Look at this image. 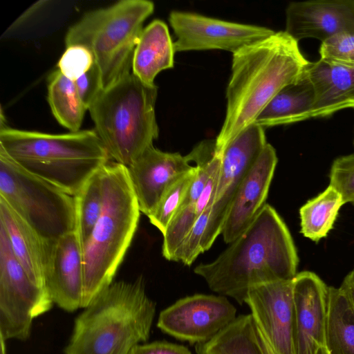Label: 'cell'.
<instances>
[{
    "mask_svg": "<svg viewBox=\"0 0 354 354\" xmlns=\"http://www.w3.org/2000/svg\"><path fill=\"white\" fill-rule=\"evenodd\" d=\"M0 197L45 241L75 230L74 196L26 171L1 149Z\"/></svg>",
    "mask_w": 354,
    "mask_h": 354,
    "instance_id": "8",
    "label": "cell"
},
{
    "mask_svg": "<svg viewBox=\"0 0 354 354\" xmlns=\"http://www.w3.org/2000/svg\"><path fill=\"white\" fill-rule=\"evenodd\" d=\"M53 304L46 288L35 283L17 260L0 225V336L26 341L33 320Z\"/></svg>",
    "mask_w": 354,
    "mask_h": 354,
    "instance_id": "9",
    "label": "cell"
},
{
    "mask_svg": "<svg viewBox=\"0 0 354 354\" xmlns=\"http://www.w3.org/2000/svg\"><path fill=\"white\" fill-rule=\"evenodd\" d=\"M264 128L252 123L236 136L223 149L216 186L211 204L209 221L222 226L236 191L265 146Z\"/></svg>",
    "mask_w": 354,
    "mask_h": 354,
    "instance_id": "13",
    "label": "cell"
},
{
    "mask_svg": "<svg viewBox=\"0 0 354 354\" xmlns=\"http://www.w3.org/2000/svg\"><path fill=\"white\" fill-rule=\"evenodd\" d=\"M329 185L341 195L344 203L354 205V154L341 156L333 161Z\"/></svg>",
    "mask_w": 354,
    "mask_h": 354,
    "instance_id": "31",
    "label": "cell"
},
{
    "mask_svg": "<svg viewBox=\"0 0 354 354\" xmlns=\"http://www.w3.org/2000/svg\"><path fill=\"white\" fill-rule=\"evenodd\" d=\"M101 177L102 212L82 246L83 308L113 282L141 212L125 166L110 160L101 169Z\"/></svg>",
    "mask_w": 354,
    "mask_h": 354,
    "instance_id": "5",
    "label": "cell"
},
{
    "mask_svg": "<svg viewBox=\"0 0 354 354\" xmlns=\"http://www.w3.org/2000/svg\"><path fill=\"white\" fill-rule=\"evenodd\" d=\"M175 52L167 24L153 20L140 34L133 53L132 73L145 84L153 86L160 71L173 68Z\"/></svg>",
    "mask_w": 354,
    "mask_h": 354,
    "instance_id": "21",
    "label": "cell"
},
{
    "mask_svg": "<svg viewBox=\"0 0 354 354\" xmlns=\"http://www.w3.org/2000/svg\"><path fill=\"white\" fill-rule=\"evenodd\" d=\"M74 82L82 101L88 109L104 89L101 73L95 62L91 68Z\"/></svg>",
    "mask_w": 354,
    "mask_h": 354,
    "instance_id": "33",
    "label": "cell"
},
{
    "mask_svg": "<svg viewBox=\"0 0 354 354\" xmlns=\"http://www.w3.org/2000/svg\"><path fill=\"white\" fill-rule=\"evenodd\" d=\"M154 10L147 0H122L89 11L66 35V46L80 45L92 53L103 88L130 73L143 23Z\"/></svg>",
    "mask_w": 354,
    "mask_h": 354,
    "instance_id": "7",
    "label": "cell"
},
{
    "mask_svg": "<svg viewBox=\"0 0 354 354\" xmlns=\"http://www.w3.org/2000/svg\"><path fill=\"white\" fill-rule=\"evenodd\" d=\"M245 304L274 354H297L292 280L253 286Z\"/></svg>",
    "mask_w": 354,
    "mask_h": 354,
    "instance_id": "12",
    "label": "cell"
},
{
    "mask_svg": "<svg viewBox=\"0 0 354 354\" xmlns=\"http://www.w3.org/2000/svg\"><path fill=\"white\" fill-rule=\"evenodd\" d=\"M0 225L6 230L12 252L28 276L46 287L44 266L46 242L2 198Z\"/></svg>",
    "mask_w": 354,
    "mask_h": 354,
    "instance_id": "20",
    "label": "cell"
},
{
    "mask_svg": "<svg viewBox=\"0 0 354 354\" xmlns=\"http://www.w3.org/2000/svg\"><path fill=\"white\" fill-rule=\"evenodd\" d=\"M158 87L132 73L103 89L88 108L95 131L111 158L130 166L158 137Z\"/></svg>",
    "mask_w": 354,
    "mask_h": 354,
    "instance_id": "6",
    "label": "cell"
},
{
    "mask_svg": "<svg viewBox=\"0 0 354 354\" xmlns=\"http://www.w3.org/2000/svg\"><path fill=\"white\" fill-rule=\"evenodd\" d=\"M66 47L58 61L57 68L63 75L75 82L91 68L94 58L91 51L83 46Z\"/></svg>",
    "mask_w": 354,
    "mask_h": 354,
    "instance_id": "32",
    "label": "cell"
},
{
    "mask_svg": "<svg viewBox=\"0 0 354 354\" xmlns=\"http://www.w3.org/2000/svg\"><path fill=\"white\" fill-rule=\"evenodd\" d=\"M304 73L315 91L312 118L328 117L346 108L354 109V68L332 66L319 59L309 62Z\"/></svg>",
    "mask_w": 354,
    "mask_h": 354,
    "instance_id": "19",
    "label": "cell"
},
{
    "mask_svg": "<svg viewBox=\"0 0 354 354\" xmlns=\"http://www.w3.org/2000/svg\"><path fill=\"white\" fill-rule=\"evenodd\" d=\"M48 2V1H39L32 4L14 21L8 30H12L29 20L32 16L36 14Z\"/></svg>",
    "mask_w": 354,
    "mask_h": 354,
    "instance_id": "35",
    "label": "cell"
},
{
    "mask_svg": "<svg viewBox=\"0 0 354 354\" xmlns=\"http://www.w3.org/2000/svg\"><path fill=\"white\" fill-rule=\"evenodd\" d=\"M197 172V167L181 176L164 192L153 212L147 216L150 223L163 234L178 212Z\"/></svg>",
    "mask_w": 354,
    "mask_h": 354,
    "instance_id": "29",
    "label": "cell"
},
{
    "mask_svg": "<svg viewBox=\"0 0 354 354\" xmlns=\"http://www.w3.org/2000/svg\"><path fill=\"white\" fill-rule=\"evenodd\" d=\"M75 318L64 354H129L148 340L156 311L142 276L112 282Z\"/></svg>",
    "mask_w": 354,
    "mask_h": 354,
    "instance_id": "3",
    "label": "cell"
},
{
    "mask_svg": "<svg viewBox=\"0 0 354 354\" xmlns=\"http://www.w3.org/2000/svg\"><path fill=\"white\" fill-rule=\"evenodd\" d=\"M320 60L335 66L354 68V33L342 32L321 42Z\"/></svg>",
    "mask_w": 354,
    "mask_h": 354,
    "instance_id": "30",
    "label": "cell"
},
{
    "mask_svg": "<svg viewBox=\"0 0 354 354\" xmlns=\"http://www.w3.org/2000/svg\"><path fill=\"white\" fill-rule=\"evenodd\" d=\"M48 102L57 122L71 132L80 131L87 108L79 95L75 84L59 70L53 72L48 81Z\"/></svg>",
    "mask_w": 354,
    "mask_h": 354,
    "instance_id": "25",
    "label": "cell"
},
{
    "mask_svg": "<svg viewBox=\"0 0 354 354\" xmlns=\"http://www.w3.org/2000/svg\"><path fill=\"white\" fill-rule=\"evenodd\" d=\"M0 149L26 171L73 196L111 160L95 130L52 134L5 126Z\"/></svg>",
    "mask_w": 354,
    "mask_h": 354,
    "instance_id": "4",
    "label": "cell"
},
{
    "mask_svg": "<svg viewBox=\"0 0 354 354\" xmlns=\"http://www.w3.org/2000/svg\"><path fill=\"white\" fill-rule=\"evenodd\" d=\"M315 102L314 86L303 73L278 92L254 123L264 128L305 120L312 118Z\"/></svg>",
    "mask_w": 354,
    "mask_h": 354,
    "instance_id": "22",
    "label": "cell"
},
{
    "mask_svg": "<svg viewBox=\"0 0 354 354\" xmlns=\"http://www.w3.org/2000/svg\"><path fill=\"white\" fill-rule=\"evenodd\" d=\"M129 354H192L183 345L165 341H156L135 346Z\"/></svg>",
    "mask_w": 354,
    "mask_h": 354,
    "instance_id": "34",
    "label": "cell"
},
{
    "mask_svg": "<svg viewBox=\"0 0 354 354\" xmlns=\"http://www.w3.org/2000/svg\"><path fill=\"white\" fill-rule=\"evenodd\" d=\"M169 21L176 36L175 51L219 49L234 54L275 32L266 27L182 11H172Z\"/></svg>",
    "mask_w": 354,
    "mask_h": 354,
    "instance_id": "10",
    "label": "cell"
},
{
    "mask_svg": "<svg viewBox=\"0 0 354 354\" xmlns=\"http://www.w3.org/2000/svg\"><path fill=\"white\" fill-rule=\"evenodd\" d=\"M299 259L291 234L274 207L266 204L250 225L213 261L194 273L210 290L240 305L255 286L292 280Z\"/></svg>",
    "mask_w": 354,
    "mask_h": 354,
    "instance_id": "1",
    "label": "cell"
},
{
    "mask_svg": "<svg viewBox=\"0 0 354 354\" xmlns=\"http://www.w3.org/2000/svg\"><path fill=\"white\" fill-rule=\"evenodd\" d=\"M277 160L275 149L267 143L236 191L221 233L226 243L239 236L266 204Z\"/></svg>",
    "mask_w": 354,
    "mask_h": 354,
    "instance_id": "18",
    "label": "cell"
},
{
    "mask_svg": "<svg viewBox=\"0 0 354 354\" xmlns=\"http://www.w3.org/2000/svg\"><path fill=\"white\" fill-rule=\"evenodd\" d=\"M44 279L46 289L57 306L67 312L82 308V246L75 230L46 242Z\"/></svg>",
    "mask_w": 354,
    "mask_h": 354,
    "instance_id": "14",
    "label": "cell"
},
{
    "mask_svg": "<svg viewBox=\"0 0 354 354\" xmlns=\"http://www.w3.org/2000/svg\"><path fill=\"white\" fill-rule=\"evenodd\" d=\"M284 31L298 42L307 38L322 42L339 33H354V0L291 2Z\"/></svg>",
    "mask_w": 354,
    "mask_h": 354,
    "instance_id": "17",
    "label": "cell"
},
{
    "mask_svg": "<svg viewBox=\"0 0 354 354\" xmlns=\"http://www.w3.org/2000/svg\"><path fill=\"white\" fill-rule=\"evenodd\" d=\"M236 309L225 296L195 294L162 310L157 327L191 344L210 340L236 317Z\"/></svg>",
    "mask_w": 354,
    "mask_h": 354,
    "instance_id": "11",
    "label": "cell"
},
{
    "mask_svg": "<svg viewBox=\"0 0 354 354\" xmlns=\"http://www.w3.org/2000/svg\"><path fill=\"white\" fill-rule=\"evenodd\" d=\"M219 168L215 171L195 203L179 209L168 225L163 236L162 256L171 261L172 257L183 239L207 206H210L214 197Z\"/></svg>",
    "mask_w": 354,
    "mask_h": 354,
    "instance_id": "27",
    "label": "cell"
},
{
    "mask_svg": "<svg viewBox=\"0 0 354 354\" xmlns=\"http://www.w3.org/2000/svg\"><path fill=\"white\" fill-rule=\"evenodd\" d=\"M297 354H315L326 346L328 287L315 273L301 272L292 279Z\"/></svg>",
    "mask_w": 354,
    "mask_h": 354,
    "instance_id": "16",
    "label": "cell"
},
{
    "mask_svg": "<svg viewBox=\"0 0 354 354\" xmlns=\"http://www.w3.org/2000/svg\"><path fill=\"white\" fill-rule=\"evenodd\" d=\"M74 198L76 212L75 231L83 246L89 238L102 209L101 169L87 181Z\"/></svg>",
    "mask_w": 354,
    "mask_h": 354,
    "instance_id": "28",
    "label": "cell"
},
{
    "mask_svg": "<svg viewBox=\"0 0 354 354\" xmlns=\"http://www.w3.org/2000/svg\"><path fill=\"white\" fill-rule=\"evenodd\" d=\"M340 288L347 295L354 310V270L346 276Z\"/></svg>",
    "mask_w": 354,
    "mask_h": 354,
    "instance_id": "36",
    "label": "cell"
},
{
    "mask_svg": "<svg viewBox=\"0 0 354 354\" xmlns=\"http://www.w3.org/2000/svg\"><path fill=\"white\" fill-rule=\"evenodd\" d=\"M197 354H263L251 314L240 315L210 340L197 344Z\"/></svg>",
    "mask_w": 354,
    "mask_h": 354,
    "instance_id": "24",
    "label": "cell"
},
{
    "mask_svg": "<svg viewBox=\"0 0 354 354\" xmlns=\"http://www.w3.org/2000/svg\"><path fill=\"white\" fill-rule=\"evenodd\" d=\"M308 63L299 42L285 31L275 32L234 53L225 118L214 142V151L221 153L254 123L281 89L302 75Z\"/></svg>",
    "mask_w": 354,
    "mask_h": 354,
    "instance_id": "2",
    "label": "cell"
},
{
    "mask_svg": "<svg viewBox=\"0 0 354 354\" xmlns=\"http://www.w3.org/2000/svg\"><path fill=\"white\" fill-rule=\"evenodd\" d=\"M191 154L162 151L153 145L147 149L127 172L140 212L148 216L166 189L178 178L195 168Z\"/></svg>",
    "mask_w": 354,
    "mask_h": 354,
    "instance_id": "15",
    "label": "cell"
},
{
    "mask_svg": "<svg viewBox=\"0 0 354 354\" xmlns=\"http://www.w3.org/2000/svg\"><path fill=\"white\" fill-rule=\"evenodd\" d=\"M0 354H7L6 353V340L1 336H0Z\"/></svg>",
    "mask_w": 354,
    "mask_h": 354,
    "instance_id": "38",
    "label": "cell"
},
{
    "mask_svg": "<svg viewBox=\"0 0 354 354\" xmlns=\"http://www.w3.org/2000/svg\"><path fill=\"white\" fill-rule=\"evenodd\" d=\"M344 204L341 195L329 185L300 208L301 233L316 242L326 236Z\"/></svg>",
    "mask_w": 354,
    "mask_h": 354,
    "instance_id": "26",
    "label": "cell"
},
{
    "mask_svg": "<svg viewBox=\"0 0 354 354\" xmlns=\"http://www.w3.org/2000/svg\"><path fill=\"white\" fill-rule=\"evenodd\" d=\"M254 329L257 340L261 348L263 354H274V351L270 346L268 341L263 335L262 331L254 322Z\"/></svg>",
    "mask_w": 354,
    "mask_h": 354,
    "instance_id": "37",
    "label": "cell"
},
{
    "mask_svg": "<svg viewBox=\"0 0 354 354\" xmlns=\"http://www.w3.org/2000/svg\"><path fill=\"white\" fill-rule=\"evenodd\" d=\"M326 347L329 354H354V310L340 287H328Z\"/></svg>",
    "mask_w": 354,
    "mask_h": 354,
    "instance_id": "23",
    "label": "cell"
},
{
    "mask_svg": "<svg viewBox=\"0 0 354 354\" xmlns=\"http://www.w3.org/2000/svg\"><path fill=\"white\" fill-rule=\"evenodd\" d=\"M315 354H329L326 346L319 347Z\"/></svg>",
    "mask_w": 354,
    "mask_h": 354,
    "instance_id": "39",
    "label": "cell"
}]
</instances>
